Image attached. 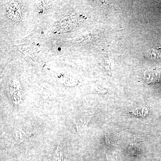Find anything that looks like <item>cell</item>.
<instances>
[{
	"label": "cell",
	"instance_id": "obj_5",
	"mask_svg": "<svg viewBox=\"0 0 161 161\" xmlns=\"http://www.w3.org/2000/svg\"><path fill=\"white\" fill-rule=\"evenodd\" d=\"M60 48H58V50H60Z\"/></svg>",
	"mask_w": 161,
	"mask_h": 161
},
{
	"label": "cell",
	"instance_id": "obj_2",
	"mask_svg": "<svg viewBox=\"0 0 161 161\" xmlns=\"http://www.w3.org/2000/svg\"><path fill=\"white\" fill-rule=\"evenodd\" d=\"M146 55L153 60L161 59V48H152L146 52Z\"/></svg>",
	"mask_w": 161,
	"mask_h": 161
},
{
	"label": "cell",
	"instance_id": "obj_4",
	"mask_svg": "<svg viewBox=\"0 0 161 161\" xmlns=\"http://www.w3.org/2000/svg\"><path fill=\"white\" fill-rule=\"evenodd\" d=\"M107 159L109 161H119L118 158L117 156H111V155H107Z\"/></svg>",
	"mask_w": 161,
	"mask_h": 161
},
{
	"label": "cell",
	"instance_id": "obj_3",
	"mask_svg": "<svg viewBox=\"0 0 161 161\" xmlns=\"http://www.w3.org/2000/svg\"><path fill=\"white\" fill-rule=\"evenodd\" d=\"M63 154L62 149L59 146H58L54 154V161H62Z\"/></svg>",
	"mask_w": 161,
	"mask_h": 161
},
{
	"label": "cell",
	"instance_id": "obj_1",
	"mask_svg": "<svg viewBox=\"0 0 161 161\" xmlns=\"http://www.w3.org/2000/svg\"><path fill=\"white\" fill-rule=\"evenodd\" d=\"M94 115V113L87 112L79 115L75 119V124L78 132L82 133L87 128L89 123Z\"/></svg>",
	"mask_w": 161,
	"mask_h": 161
}]
</instances>
